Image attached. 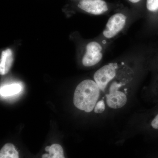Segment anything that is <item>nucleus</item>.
<instances>
[{"label":"nucleus","mask_w":158,"mask_h":158,"mask_svg":"<svg viewBox=\"0 0 158 158\" xmlns=\"http://www.w3.org/2000/svg\"><path fill=\"white\" fill-rule=\"evenodd\" d=\"M134 76V71L126 63L115 62L98 69L94 79L107 101L117 97L127 98L128 88Z\"/></svg>","instance_id":"1"},{"label":"nucleus","mask_w":158,"mask_h":158,"mask_svg":"<svg viewBox=\"0 0 158 158\" xmlns=\"http://www.w3.org/2000/svg\"><path fill=\"white\" fill-rule=\"evenodd\" d=\"M101 90L94 81L86 80L77 86L74 94L73 103L77 109L87 113L95 107Z\"/></svg>","instance_id":"2"},{"label":"nucleus","mask_w":158,"mask_h":158,"mask_svg":"<svg viewBox=\"0 0 158 158\" xmlns=\"http://www.w3.org/2000/svg\"><path fill=\"white\" fill-rule=\"evenodd\" d=\"M127 22V17L121 12L113 15L108 19L103 36L107 40L113 39L123 31Z\"/></svg>","instance_id":"3"},{"label":"nucleus","mask_w":158,"mask_h":158,"mask_svg":"<svg viewBox=\"0 0 158 158\" xmlns=\"http://www.w3.org/2000/svg\"><path fill=\"white\" fill-rule=\"evenodd\" d=\"M103 47L96 41L89 42L86 47V51L82 58L83 65L86 67L94 66L100 62L103 56Z\"/></svg>","instance_id":"4"},{"label":"nucleus","mask_w":158,"mask_h":158,"mask_svg":"<svg viewBox=\"0 0 158 158\" xmlns=\"http://www.w3.org/2000/svg\"><path fill=\"white\" fill-rule=\"evenodd\" d=\"M77 6L83 11L94 15L104 14L110 9L104 0H80Z\"/></svg>","instance_id":"5"},{"label":"nucleus","mask_w":158,"mask_h":158,"mask_svg":"<svg viewBox=\"0 0 158 158\" xmlns=\"http://www.w3.org/2000/svg\"><path fill=\"white\" fill-rule=\"evenodd\" d=\"M40 158H66L64 151L61 144L54 143L44 148V152Z\"/></svg>","instance_id":"6"},{"label":"nucleus","mask_w":158,"mask_h":158,"mask_svg":"<svg viewBox=\"0 0 158 158\" xmlns=\"http://www.w3.org/2000/svg\"><path fill=\"white\" fill-rule=\"evenodd\" d=\"M13 61L12 51L11 49H7L3 51L1 55L0 62V73L4 75L9 73Z\"/></svg>","instance_id":"7"},{"label":"nucleus","mask_w":158,"mask_h":158,"mask_svg":"<svg viewBox=\"0 0 158 158\" xmlns=\"http://www.w3.org/2000/svg\"><path fill=\"white\" fill-rule=\"evenodd\" d=\"M0 158H21L19 151L12 143H6L0 150Z\"/></svg>","instance_id":"8"},{"label":"nucleus","mask_w":158,"mask_h":158,"mask_svg":"<svg viewBox=\"0 0 158 158\" xmlns=\"http://www.w3.org/2000/svg\"><path fill=\"white\" fill-rule=\"evenodd\" d=\"M21 90L22 86L19 84H11L2 87L0 94L2 96H11L19 93Z\"/></svg>","instance_id":"9"},{"label":"nucleus","mask_w":158,"mask_h":158,"mask_svg":"<svg viewBox=\"0 0 158 158\" xmlns=\"http://www.w3.org/2000/svg\"><path fill=\"white\" fill-rule=\"evenodd\" d=\"M146 8L151 12L158 11V0H146Z\"/></svg>","instance_id":"10"},{"label":"nucleus","mask_w":158,"mask_h":158,"mask_svg":"<svg viewBox=\"0 0 158 158\" xmlns=\"http://www.w3.org/2000/svg\"><path fill=\"white\" fill-rule=\"evenodd\" d=\"M105 104L104 101L103 100L98 102L96 104L95 107H94V111L95 113H103L105 111Z\"/></svg>","instance_id":"11"},{"label":"nucleus","mask_w":158,"mask_h":158,"mask_svg":"<svg viewBox=\"0 0 158 158\" xmlns=\"http://www.w3.org/2000/svg\"><path fill=\"white\" fill-rule=\"evenodd\" d=\"M151 126L154 129H158V114L152 121Z\"/></svg>","instance_id":"12"},{"label":"nucleus","mask_w":158,"mask_h":158,"mask_svg":"<svg viewBox=\"0 0 158 158\" xmlns=\"http://www.w3.org/2000/svg\"><path fill=\"white\" fill-rule=\"evenodd\" d=\"M130 2L133 3V4H137L141 2V0H128Z\"/></svg>","instance_id":"13"}]
</instances>
